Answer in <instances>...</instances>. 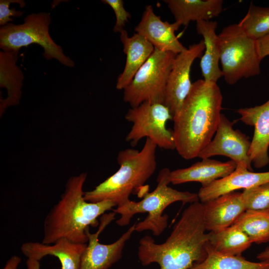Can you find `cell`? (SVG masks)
I'll list each match as a JSON object with an SVG mask.
<instances>
[{"mask_svg":"<svg viewBox=\"0 0 269 269\" xmlns=\"http://www.w3.org/2000/svg\"><path fill=\"white\" fill-rule=\"evenodd\" d=\"M203 211L201 202L191 203L161 244L148 235L141 238L137 250L140 264L146 266L157 263L160 269H189L203 261L208 242Z\"/></svg>","mask_w":269,"mask_h":269,"instance_id":"obj_1","label":"cell"},{"mask_svg":"<svg viewBox=\"0 0 269 269\" xmlns=\"http://www.w3.org/2000/svg\"><path fill=\"white\" fill-rule=\"evenodd\" d=\"M223 96L217 83L199 79L173 117L175 149L183 158L197 157L216 133Z\"/></svg>","mask_w":269,"mask_h":269,"instance_id":"obj_2","label":"cell"},{"mask_svg":"<svg viewBox=\"0 0 269 269\" xmlns=\"http://www.w3.org/2000/svg\"><path fill=\"white\" fill-rule=\"evenodd\" d=\"M87 177L86 173H81L68 179L60 199L44 219L42 243L52 244L64 238L75 243L87 244L90 227H98V218L116 206L110 200L86 201L83 186Z\"/></svg>","mask_w":269,"mask_h":269,"instance_id":"obj_3","label":"cell"},{"mask_svg":"<svg viewBox=\"0 0 269 269\" xmlns=\"http://www.w3.org/2000/svg\"><path fill=\"white\" fill-rule=\"evenodd\" d=\"M157 147L146 138L140 150L126 148L120 151L117 158L119 169L93 189L85 192V199L90 202L110 200L117 207L126 203L130 195L142 187L155 172Z\"/></svg>","mask_w":269,"mask_h":269,"instance_id":"obj_4","label":"cell"},{"mask_svg":"<svg viewBox=\"0 0 269 269\" xmlns=\"http://www.w3.org/2000/svg\"><path fill=\"white\" fill-rule=\"evenodd\" d=\"M170 170L168 168L161 169L157 177V184L151 192L143 193V198L135 202L129 200L123 205L117 207L113 212L120 215L116 224L124 227L129 224L133 217L137 213L147 212L148 215L142 221L136 223L135 232L150 231L154 236H159L167 228L168 216L163 214L164 209L177 201L190 204L199 201L198 194L189 191H181L173 189L170 183Z\"/></svg>","mask_w":269,"mask_h":269,"instance_id":"obj_5","label":"cell"},{"mask_svg":"<svg viewBox=\"0 0 269 269\" xmlns=\"http://www.w3.org/2000/svg\"><path fill=\"white\" fill-rule=\"evenodd\" d=\"M218 36L221 71L227 83L233 85L243 78L260 74L262 60L258 55L256 40L238 23L225 27Z\"/></svg>","mask_w":269,"mask_h":269,"instance_id":"obj_6","label":"cell"},{"mask_svg":"<svg viewBox=\"0 0 269 269\" xmlns=\"http://www.w3.org/2000/svg\"><path fill=\"white\" fill-rule=\"evenodd\" d=\"M51 20L49 13L40 12L27 15L21 24L9 23L0 26V48L4 51H19L21 47L37 44L43 48L46 59H55L64 66L74 67V62L50 35Z\"/></svg>","mask_w":269,"mask_h":269,"instance_id":"obj_7","label":"cell"},{"mask_svg":"<svg viewBox=\"0 0 269 269\" xmlns=\"http://www.w3.org/2000/svg\"><path fill=\"white\" fill-rule=\"evenodd\" d=\"M177 54L154 49L123 90V100L131 107L144 102L164 104L169 73Z\"/></svg>","mask_w":269,"mask_h":269,"instance_id":"obj_8","label":"cell"},{"mask_svg":"<svg viewBox=\"0 0 269 269\" xmlns=\"http://www.w3.org/2000/svg\"><path fill=\"white\" fill-rule=\"evenodd\" d=\"M125 118L132 124L126 140L133 146L146 137L159 148L175 149L173 131L166 128L168 121L172 120L173 116L164 104L144 102L137 107H131Z\"/></svg>","mask_w":269,"mask_h":269,"instance_id":"obj_9","label":"cell"},{"mask_svg":"<svg viewBox=\"0 0 269 269\" xmlns=\"http://www.w3.org/2000/svg\"><path fill=\"white\" fill-rule=\"evenodd\" d=\"M114 212L103 214L100 219L97 231L87 234L88 242L82 254L79 269H109L122 257L126 242L135 232L136 222L131 226L117 240L110 244L99 242V237L106 227L115 219Z\"/></svg>","mask_w":269,"mask_h":269,"instance_id":"obj_10","label":"cell"},{"mask_svg":"<svg viewBox=\"0 0 269 269\" xmlns=\"http://www.w3.org/2000/svg\"><path fill=\"white\" fill-rule=\"evenodd\" d=\"M205 46L203 40L190 45L176 55L169 73L165 93L164 104L173 117L180 111L190 92L192 83L190 71L194 60L201 58Z\"/></svg>","mask_w":269,"mask_h":269,"instance_id":"obj_11","label":"cell"},{"mask_svg":"<svg viewBox=\"0 0 269 269\" xmlns=\"http://www.w3.org/2000/svg\"><path fill=\"white\" fill-rule=\"evenodd\" d=\"M233 123L221 114L214 137L199 153L197 157L202 159L215 155L230 158L237 164L243 163L250 171H253L249 155L251 141L245 134L233 128Z\"/></svg>","mask_w":269,"mask_h":269,"instance_id":"obj_12","label":"cell"},{"mask_svg":"<svg viewBox=\"0 0 269 269\" xmlns=\"http://www.w3.org/2000/svg\"><path fill=\"white\" fill-rule=\"evenodd\" d=\"M180 26L175 22L162 21L155 13L152 5H147L134 31L144 37L154 49L178 54L186 48L175 34Z\"/></svg>","mask_w":269,"mask_h":269,"instance_id":"obj_13","label":"cell"},{"mask_svg":"<svg viewBox=\"0 0 269 269\" xmlns=\"http://www.w3.org/2000/svg\"><path fill=\"white\" fill-rule=\"evenodd\" d=\"M237 112L242 122L254 127L249 151L252 163L257 168L264 167L269 163V99L261 105L241 108Z\"/></svg>","mask_w":269,"mask_h":269,"instance_id":"obj_14","label":"cell"},{"mask_svg":"<svg viewBox=\"0 0 269 269\" xmlns=\"http://www.w3.org/2000/svg\"><path fill=\"white\" fill-rule=\"evenodd\" d=\"M269 182V171L254 172L243 163L237 164L235 170L228 176L201 187L198 193L199 200L205 203L221 195L240 189H248Z\"/></svg>","mask_w":269,"mask_h":269,"instance_id":"obj_15","label":"cell"},{"mask_svg":"<svg viewBox=\"0 0 269 269\" xmlns=\"http://www.w3.org/2000/svg\"><path fill=\"white\" fill-rule=\"evenodd\" d=\"M86 246L87 244L75 243L62 238L52 244L25 242L22 244L20 250L27 259L40 261L45 256H52L59 260L61 269H79Z\"/></svg>","mask_w":269,"mask_h":269,"instance_id":"obj_16","label":"cell"},{"mask_svg":"<svg viewBox=\"0 0 269 269\" xmlns=\"http://www.w3.org/2000/svg\"><path fill=\"white\" fill-rule=\"evenodd\" d=\"M203 204L206 230L216 231L234 224L246 210L242 193L231 192Z\"/></svg>","mask_w":269,"mask_h":269,"instance_id":"obj_17","label":"cell"},{"mask_svg":"<svg viewBox=\"0 0 269 269\" xmlns=\"http://www.w3.org/2000/svg\"><path fill=\"white\" fill-rule=\"evenodd\" d=\"M236 166L237 163L231 160L221 162L209 158H203L188 167L171 171L170 181L173 184L198 182L202 187H205L228 176L235 170Z\"/></svg>","mask_w":269,"mask_h":269,"instance_id":"obj_18","label":"cell"},{"mask_svg":"<svg viewBox=\"0 0 269 269\" xmlns=\"http://www.w3.org/2000/svg\"><path fill=\"white\" fill-rule=\"evenodd\" d=\"M120 39L126 61L124 70L117 79L116 88L119 90H124L130 84L154 50L152 45L137 33L129 36L127 31L124 29L120 32Z\"/></svg>","mask_w":269,"mask_h":269,"instance_id":"obj_19","label":"cell"},{"mask_svg":"<svg viewBox=\"0 0 269 269\" xmlns=\"http://www.w3.org/2000/svg\"><path fill=\"white\" fill-rule=\"evenodd\" d=\"M19 51H0V87L7 91L5 99L0 100L1 116L8 107L18 105L22 95L24 75L16 63Z\"/></svg>","mask_w":269,"mask_h":269,"instance_id":"obj_20","label":"cell"},{"mask_svg":"<svg viewBox=\"0 0 269 269\" xmlns=\"http://www.w3.org/2000/svg\"><path fill=\"white\" fill-rule=\"evenodd\" d=\"M196 22V31L203 38L205 52L201 58L200 66L205 81L217 83L223 76L219 66L221 56L220 39L216 33L217 22L213 20H200Z\"/></svg>","mask_w":269,"mask_h":269,"instance_id":"obj_21","label":"cell"},{"mask_svg":"<svg viewBox=\"0 0 269 269\" xmlns=\"http://www.w3.org/2000/svg\"><path fill=\"white\" fill-rule=\"evenodd\" d=\"M180 26H187L190 22L210 20L223 10L222 0H165Z\"/></svg>","mask_w":269,"mask_h":269,"instance_id":"obj_22","label":"cell"},{"mask_svg":"<svg viewBox=\"0 0 269 269\" xmlns=\"http://www.w3.org/2000/svg\"><path fill=\"white\" fill-rule=\"evenodd\" d=\"M207 234L211 247L225 255L241 256L252 244L248 236L235 224Z\"/></svg>","mask_w":269,"mask_h":269,"instance_id":"obj_23","label":"cell"},{"mask_svg":"<svg viewBox=\"0 0 269 269\" xmlns=\"http://www.w3.org/2000/svg\"><path fill=\"white\" fill-rule=\"evenodd\" d=\"M206 258L189 269H269V261L253 262L247 260L242 255L223 254L214 250L208 242Z\"/></svg>","mask_w":269,"mask_h":269,"instance_id":"obj_24","label":"cell"},{"mask_svg":"<svg viewBox=\"0 0 269 269\" xmlns=\"http://www.w3.org/2000/svg\"><path fill=\"white\" fill-rule=\"evenodd\" d=\"M252 243L269 242V211L246 210L235 221Z\"/></svg>","mask_w":269,"mask_h":269,"instance_id":"obj_25","label":"cell"},{"mask_svg":"<svg viewBox=\"0 0 269 269\" xmlns=\"http://www.w3.org/2000/svg\"><path fill=\"white\" fill-rule=\"evenodd\" d=\"M255 40L269 34V6H257L251 3L246 15L238 23Z\"/></svg>","mask_w":269,"mask_h":269,"instance_id":"obj_26","label":"cell"},{"mask_svg":"<svg viewBox=\"0 0 269 269\" xmlns=\"http://www.w3.org/2000/svg\"><path fill=\"white\" fill-rule=\"evenodd\" d=\"M242 193L246 210L269 211V182L244 189Z\"/></svg>","mask_w":269,"mask_h":269,"instance_id":"obj_27","label":"cell"},{"mask_svg":"<svg viewBox=\"0 0 269 269\" xmlns=\"http://www.w3.org/2000/svg\"><path fill=\"white\" fill-rule=\"evenodd\" d=\"M104 3L110 5L116 15V23L113 28L115 32H121L124 29L127 22L131 17V14L124 7L123 0H102Z\"/></svg>","mask_w":269,"mask_h":269,"instance_id":"obj_28","label":"cell"},{"mask_svg":"<svg viewBox=\"0 0 269 269\" xmlns=\"http://www.w3.org/2000/svg\"><path fill=\"white\" fill-rule=\"evenodd\" d=\"M18 3L20 7H23L26 3L22 0H0V25L4 26L13 21L10 17H20L23 12L17 10L15 8H9L10 3Z\"/></svg>","mask_w":269,"mask_h":269,"instance_id":"obj_29","label":"cell"},{"mask_svg":"<svg viewBox=\"0 0 269 269\" xmlns=\"http://www.w3.org/2000/svg\"><path fill=\"white\" fill-rule=\"evenodd\" d=\"M259 56L262 60L269 55V34L256 40Z\"/></svg>","mask_w":269,"mask_h":269,"instance_id":"obj_30","label":"cell"},{"mask_svg":"<svg viewBox=\"0 0 269 269\" xmlns=\"http://www.w3.org/2000/svg\"><path fill=\"white\" fill-rule=\"evenodd\" d=\"M21 261L20 257L13 255L7 261L2 269H17Z\"/></svg>","mask_w":269,"mask_h":269,"instance_id":"obj_31","label":"cell"},{"mask_svg":"<svg viewBox=\"0 0 269 269\" xmlns=\"http://www.w3.org/2000/svg\"><path fill=\"white\" fill-rule=\"evenodd\" d=\"M26 266V269H40L39 261L33 259H27Z\"/></svg>","mask_w":269,"mask_h":269,"instance_id":"obj_32","label":"cell"},{"mask_svg":"<svg viewBox=\"0 0 269 269\" xmlns=\"http://www.w3.org/2000/svg\"><path fill=\"white\" fill-rule=\"evenodd\" d=\"M257 258L260 261H269V246L259 253Z\"/></svg>","mask_w":269,"mask_h":269,"instance_id":"obj_33","label":"cell"}]
</instances>
